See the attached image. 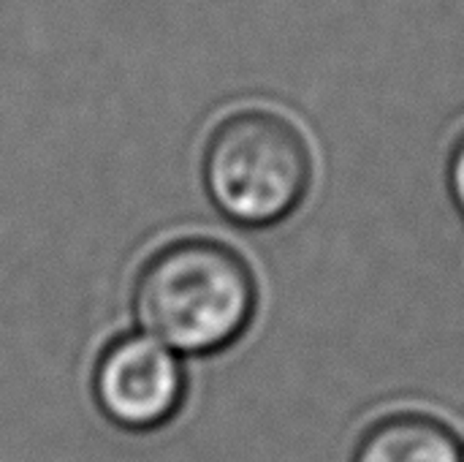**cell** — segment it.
<instances>
[{
	"label": "cell",
	"instance_id": "cell-1",
	"mask_svg": "<svg viewBox=\"0 0 464 462\" xmlns=\"http://www.w3.org/2000/svg\"><path fill=\"white\" fill-rule=\"evenodd\" d=\"M258 308V283L242 253L209 237L155 251L133 286L141 335L174 354L201 357L237 343Z\"/></svg>",
	"mask_w": 464,
	"mask_h": 462
},
{
	"label": "cell",
	"instance_id": "cell-2",
	"mask_svg": "<svg viewBox=\"0 0 464 462\" xmlns=\"http://www.w3.org/2000/svg\"><path fill=\"white\" fill-rule=\"evenodd\" d=\"M204 188L223 218L245 229L285 221L313 182V150L294 120L272 109L228 114L204 150Z\"/></svg>",
	"mask_w": 464,
	"mask_h": 462
},
{
	"label": "cell",
	"instance_id": "cell-3",
	"mask_svg": "<svg viewBox=\"0 0 464 462\" xmlns=\"http://www.w3.org/2000/svg\"><path fill=\"white\" fill-rule=\"evenodd\" d=\"M188 389L179 354L136 332L111 340L92 373L101 414L122 430L147 433L166 425Z\"/></svg>",
	"mask_w": 464,
	"mask_h": 462
},
{
	"label": "cell",
	"instance_id": "cell-4",
	"mask_svg": "<svg viewBox=\"0 0 464 462\" xmlns=\"http://www.w3.org/2000/svg\"><path fill=\"white\" fill-rule=\"evenodd\" d=\"M353 462H464V438L432 414L397 411L362 433Z\"/></svg>",
	"mask_w": 464,
	"mask_h": 462
},
{
	"label": "cell",
	"instance_id": "cell-5",
	"mask_svg": "<svg viewBox=\"0 0 464 462\" xmlns=\"http://www.w3.org/2000/svg\"><path fill=\"white\" fill-rule=\"evenodd\" d=\"M449 193L457 204V210L464 215V131L457 136L451 155H449Z\"/></svg>",
	"mask_w": 464,
	"mask_h": 462
}]
</instances>
